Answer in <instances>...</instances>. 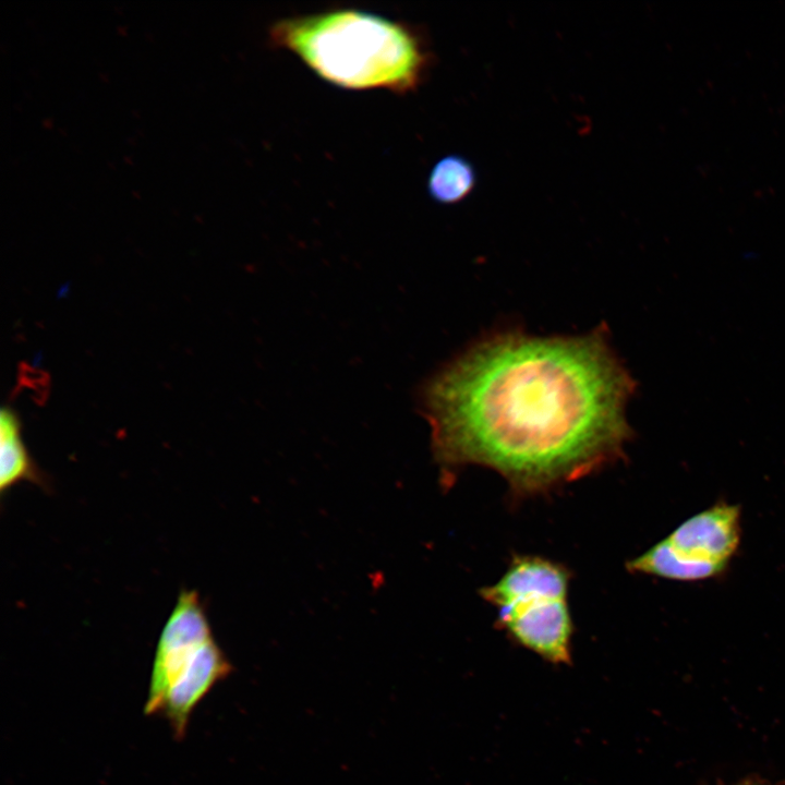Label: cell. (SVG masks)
<instances>
[{"mask_svg": "<svg viewBox=\"0 0 785 785\" xmlns=\"http://www.w3.org/2000/svg\"><path fill=\"white\" fill-rule=\"evenodd\" d=\"M635 390L602 326L572 337L506 331L431 378L422 410L443 470L484 466L527 495L618 459Z\"/></svg>", "mask_w": 785, "mask_h": 785, "instance_id": "obj_1", "label": "cell"}, {"mask_svg": "<svg viewBox=\"0 0 785 785\" xmlns=\"http://www.w3.org/2000/svg\"><path fill=\"white\" fill-rule=\"evenodd\" d=\"M269 37L322 80L347 89L409 93L426 80L435 61L419 27L365 10L280 19Z\"/></svg>", "mask_w": 785, "mask_h": 785, "instance_id": "obj_2", "label": "cell"}, {"mask_svg": "<svg viewBox=\"0 0 785 785\" xmlns=\"http://www.w3.org/2000/svg\"><path fill=\"white\" fill-rule=\"evenodd\" d=\"M570 573L551 559L516 555L505 573L480 595L497 612V627L553 664L571 660L573 624L568 605Z\"/></svg>", "mask_w": 785, "mask_h": 785, "instance_id": "obj_3", "label": "cell"}, {"mask_svg": "<svg viewBox=\"0 0 785 785\" xmlns=\"http://www.w3.org/2000/svg\"><path fill=\"white\" fill-rule=\"evenodd\" d=\"M740 518L738 505H713L688 518L626 567L631 572L677 581L722 575L740 543Z\"/></svg>", "mask_w": 785, "mask_h": 785, "instance_id": "obj_4", "label": "cell"}, {"mask_svg": "<svg viewBox=\"0 0 785 785\" xmlns=\"http://www.w3.org/2000/svg\"><path fill=\"white\" fill-rule=\"evenodd\" d=\"M217 648L198 593L183 589L157 642L144 713L158 715L171 687L200 669Z\"/></svg>", "mask_w": 785, "mask_h": 785, "instance_id": "obj_5", "label": "cell"}, {"mask_svg": "<svg viewBox=\"0 0 785 785\" xmlns=\"http://www.w3.org/2000/svg\"><path fill=\"white\" fill-rule=\"evenodd\" d=\"M21 482H29L40 488H49V479L37 466L23 437L19 414L11 407H3L0 413V493Z\"/></svg>", "mask_w": 785, "mask_h": 785, "instance_id": "obj_6", "label": "cell"}, {"mask_svg": "<svg viewBox=\"0 0 785 785\" xmlns=\"http://www.w3.org/2000/svg\"><path fill=\"white\" fill-rule=\"evenodd\" d=\"M476 185L474 166L463 156L447 155L432 168L427 192L437 203L451 205L467 198Z\"/></svg>", "mask_w": 785, "mask_h": 785, "instance_id": "obj_7", "label": "cell"}, {"mask_svg": "<svg viewBox=\"0 0 785 785\" xmlns=\"http://www.w3.org/2000/svg\"><path fill=\"white\" fill-rule=\"evenodd\" d=\"M736 785H785V784H784V783H782V784H771V783L761 782V781H758V780H748V781L741 782V783L736 784Z\"/></svg>", "mask_w": 785, "mask_h": 785, "instance_id": "obj_8", "label": "cell"}]
</instances>
